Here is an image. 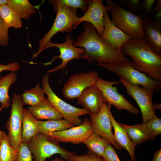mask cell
<instances>
[{"mask_svg": "<svg viewBox=\"0 0 161 161\" xmlns=\"http://www.w3.org/2000/svg\"><path fill=\"white\" fill-rule=\"evenodd\" d=\"M83 31L77 36L73 45L82 47L85 50L82 58L90 63L97 61L98 64L130 61L121 52L104 42L91 23L84 22Z\"/></svg>", "mask_w": 161, "mask_h": 161, "instance_id": "1", "label": "cell"}, {"mask_svg": "<svg viewBox=\"0 0 161 161\" xmlns=\"http://www.w3.org/2000/svg\"><path fill=\"white\" fill-rule=\"evenodd\" d=\"M121 51L131 58L132 66L137 70L161 81V56L155 52L146 38L131 39L123 44Z\"/></svg>", "mask_w": 161, "mask_h": 161, "instance_id": "2", "label": "cell"}, {"mask_svg": "<svg viewBox=\"0 0 161 161\" xmlns=\"http://www.w3.org/2000/svg\"><path fill=\"white\" fill-rule=\"evenodd\" d=\"M112 22L117 28L131 39L145 38L143 27V18L141 15L134 14L122 8L113 0H106Z\"/></svg>", "mask_w": 161, "mask_h": 161, "instance_id": "3", "label": "cell"}, {"mask_svg": "<svg viewBox=\"0 0 161 161\" xmlns=\"http://www.w3.org/2000/svg\"><path fill=\"white\" fill-rule=\"evenodd\" d=\"M130 61L107 64H98L97 66L103 67L115 74L130 84L135 86L141 85L143 87L158 92L161 88V82L151 79L144 74L136 69Z\"/></svg>", "mask_w": 161, "mask_h": 161, "instance_id": "4", "label": "cell"}, {"mask_svg": "<svg viewBox=\"0 0 161 161\" xmlns=\"http://www.w3.org/2000/svg\"><path fill=\"white\" fill-rule=\"evenodd\" d=\"M35 161H45L55 154H60L66 161L76 155L62 147L60 142L38 132L28 143Z\"/></svg>", "mask_w": 161, "mask_h": 161, "instance_id": "5", "label": "cell"}, {"mask_svg": "<svg viewBox=\"0 0 161 161\" xmlns=\"http://www.w3.org/2000/svg\"><path fill=\"white\" fill-rule=\"evenodd\" d=\"M56 13V17L52 26L40 40L38 51L33 55V59L44 50L46 44L51 41L52 38L58 32H71L79 17L77 16V9L66 6L59 7Z\"/></svg>", "mask_w": 161, "mask_h": 161, "instance_id": "6", "label": "cell"}, {"mask_svg": "<svg viewBox=\"0 0 161 161\" xmlns=\"http://www.w3.org/2000/svg\"><path fill=\"white\" fill-rule=\"evenodd\" d=\"M49 78L48 74L46 73L43 77L41 81L43 89L49 101L60 113L63 119L70 122L74 126L81 124L83 121L79 116L89 114L90 112L84 108H78L72 106L58 97L51 87Z\"/></svg>", "mask_w": 161, "mask_h": 161, "instance_id": "7", "label": "cell"}, {"mask_svg": "<svg viewBox=\"0 0 161 161\" xmlns=\"http://www.w3.org/2000/svg\"><path fill=\"white\" fill-rule=\"evenodd\" d=\"M119 84L117 81H107L98 77L95 84L101 92L107 104L114 106L119 112L124 109L134 114H138L139 110L118 92L116 86H114Z\"/></svg>", "mask_w": 161, "mask_h": 161, "instance_id": "8", "label": "cell"}, {"mask_svg": "<svg viewBox=\"0 0 161 161\" xmlns=\"http://www.w3.org/2000/svg\"><path fill=\"white\" fill-rule=\"evenodd\" d=\"M24 105L21 95L14 94L12 98L10 116L6 123V128L9 142L15 148H17L21 142L22 113Z\"/></svg>", "mask_w": 161, "mask_h": 161, "instance_id": "9", "label": "cell"}, {"mask_svg": "<svg viewBox=\"0 0 161 161\" xmlns=\"http://www.w3.org/2000/svg\"><path fill=\"white\" fill-rule=\"evenodd\" d=\"M119 81L126 88V93L137 103L141 112L143 123L156 116L153 105L154 91L132 85L121 78H120Z\"/></svg>", "mask_w": 161, "mask_h": 161, "instance_id": "10", "label": "cell"}, {"mask_svg": "<svg viewBox=\"0 0 161 161\" xmlns=\"http://www.w3.org/2000/svg\"><path fill=\"white\" fill-rule=\"evenodd\" d=\"M74 41L73 38L72 37L70 34H68L66 35L65 41L63 43H55L50 41L46 44L44 50L50 47H56L59 49L60 54L58 56H54L51 61L44 64L49 65L58 58H60L62 60V62L60 65L48 70L47 71L48 74L52 73L60 69L63 71L65 68L66 69L67 64L70 61L82 58V55L85 53V50L83 48L74 46Z\"/></svg>", "mask_w": 161, "mask_h": 161, "instance_id": "11", "label": "cell"}, {"mask_svg": "<svg viewBox=\"0 0 161 161\" xmlns=\"http://www.w3.org/2000/svg\"><path fill=\"white\" fill-rule=\"evenodd\" d=\"M98 77L95 70L70 76L62 89L63 96L71 100L76 99L86 89L95 84Z\"/></svg>", "mask_w": 161, "mask_h": 161, "instance_id": "12", "label": "cell"}, {"mask_svg": "<svg viewBox=\"0 0 161 161\" xmlns=\"http://www.w3.org/2000/svg\"><path fill=\"white\" fill-rule=\"evenodd\" d=\"M93 132L90 120L85 118L81 124L55 132L49 137L59 142L78 144L82 143Z\"/></svg>", "mask_w": 161, "mask_h": 161, "instance_id": "13", "label": "cell"}, {"mask_svg": "<svg viewBox=\"0 0 161 161\" xmlns=\"http://www.w3.org/2000/svg\"><path fill=\"white\" fill-rule=\"evenodd\" d=\"M89 114L93 132L108 140L117 150L121 151V148L114 139L112 126L108 114L106 102L98 114H95L90 112Z\"/></svg>", "mask_w": 161, "mask_h": 161, "instance_id": "14", "label": "cell"}, {"mask_svg": "<svg viewBox=\"0 0 161 161\" xmlns=\"http://www.w3.org/2000/svg\"><path fill=\"white\" fill-rule=\"evenodd\" d=\"M103 2V0H92L87 12L79 17L78 22L73 27V30L82 22H88L94 27L101 37L104 29V15L109 10L108 6H104Z\"/></svg>", "mask_w": 161, "mask_h": 161, "instance_id": "15", "label": "cell"}, {"mask_svg": "<svg viewBox=\"0 0 161 161\" xmlns=\"http://www.w3.org/2000/svg\"><path fill=\"white\" fill-rule=\"evenodd\" d=\"M76 99L77 103L93 114H97L106 102L101 92L94 84L86 89Z\"/></svg>", "mask_w": 161, "mask_h": 161, "instance_id": "16", "label": "cell"}, {"mask_svg": "<svg viewBox=\"0 0 161 161\" xmlns=\"http://www.w3.org/2000/svg\"><path fill=\"white\" fill-rule=\"evenodd\" d=\"M104 27L101 37V39L106 43L119 51H121L123 44L131 39L130 36L125 34L114 26L107 12L105 13L104 15Z\"/></svg>", "mask_w": 161, "mask_h": 161, "instance_id": "17", "label": "cell"}, {"mask_svg": "<svg viewBox=\"0 0 161 161\" xmlns=\"http://www.w3.org/2000/svg\"><path fill=\"white\" fill-rule=\"evenodd\" d=\"M107 104L108 114L114 130V141L121 148L125 149L128 152L131 161H135V150L136 145L131 140L120 123H117L113 117L110 110L111 106Z\"/></svg>", "mask_w": 161, "mask_h": 161, "instance_id": "18", "label": "cell"}, {"mask_svg": "<svg viewBox=\"0 0 161 161\" xmlns=\"http://www.w3.org/2000/svg\"><path fill=\"white\" fill-rule=\"evenodd\" d=\"M145 37L151 45L155 52L161 56V29L160 22L151 20L149 18L143 19Z\"/></svg>", "mask_w": 161, "mask_h": 161, "instance_id": "19", "label": "cell"}, {"mask_svg": "<svg viewBox=\"0 0 161 161\" xmlns=\"http://www.w3.org/2000/svg\"><path fill=\"white\" fill-rule=\"evenodd\" d=\"M28 109L37 120H60L63 117L58 110L50 103L47 98L34 106Z\"/></svg>", "mask_w": 161, "mask_h": 161, "instance_id": "20", "label": "cell"}, {"mask_svg": "<svg viewBox=\"0 0 161 161\" xmlns=\"http://www.w3.org/2000/svg\"><path fill=\"white\" fill-rule=\"evenodd\" d=\"M38 122L28 109L23 108L21 142L28 144L39 132Z\"/></svg>", "mask_w": 161, "mask_h": 161, "instance_id": "21", "label": "cell"}, {"mask_svg": "<svg viewBox=\"0 0 161 161\" xmlns=\"http://www.w3.org/2000/svg\"><path fill=\"white\" fill-rule=\"evenodd\" d=\"M38 123L39 132L49 137L55 132L64 130L74 126L64 119L45 121L38 120Z\"/></svg>", "mask_w": 161, "mask_h": 161, "instance_id": "22", "label": "cell"}, {"mask_svg": "<svg viewBox=\"0 0 161 161\" xmlns=\"http://www.w3.org/2000/svg\"><path fill=\"white\" fill-rule=\"evenodd\" d=\"M120 123L125 129L131 140L136 145L147 140H152L144 123L132 126Z\"/></svg>", "mask_w": 161, "mask_h": 161, "instance_id": "23", "label": "cell"}, {"mask_svg": "<svg viewBox=\"0 0 161 161\" xmlns=\"http://www.w3.org/2000/svg\"><path fill=\"white\" fill-rule=\"evenodd\" d=\"M17 75L15 72L0 78V103L3 109H6L10 106V98L8 91L10 86L16 81Z\"/></svg>", "mask_w": 161, "mask_h": 161, "instance_id": "24", "label": "cell"}, {"mask_svg": "<svg viewBox=\"0 0 161 161\" xmlns=\"http://www.w3.org/2000/svg\"><path fill=\"white\" fill-rule=\"evenodd\" d=\"M7 4L21 18L28 19L36 12L35 7L28 0H9Z\"/></svg>", "mask_w": 161, "mask_h": 161, "instance_id": "25", "label": "cell"}, {"mask_svg": "<svg viewBox=\"0 0 161 161\" xmlns=\"http://www.w3.org/2000/svg\"><path fill=\"white\" fill-rule=\"evenodd\" d=\"M82 143L86 146L89 151L102 157L106 146L111 144L108 140L94 132Z\"/></svg>", "mask_w": 161, "mask_h": 161, "instance_id": "26", "label": "cell"}, {"mask_svg": "<svg viewBox=\"0 0 161 161\" xmlns=\"http://www.w3.org/2000/svg\"><path fill=\"white\" fill-rule=\"evenodd\" d=\"M45 94L43 88L38 83L35 87L26 90L21 96L24 105L34 106L46 99Z\"/></svg>", "mask_w": 161, "mask_h": 161, "instance_id": "27", "label": "cell"}, {"mask_svg": "<svg viewBox=\"0 0 161 161\" xmlns=\"http://www.w3.org/2000/svg\"><path fill=\"white\" fill-rule=\"evenodd\" d=\"M0 16L9 28L17 29L21 28L23 26L21 18L8 4L0 6Z\"/></svg>", "mask_w": 161, "mask_h": 161, "instance_id": "28", "label": "cell"}, {"mask_svg": "<svg viewBox=\"0 0 161 161\" xmlns=\"http://www.w3.org/2000/svg\"><path fill=\"white\" fill-rule=\"evenodd\" d=\"M92 1L91 0H48V2L52 6L55 12L59 7L66 6L76 9L79 8L84 13L87 11Z\"/></svg>", "mask_w": 161, "mask_h": 161, "instance_id": "29", "label": "cell"}, {"mask_svg": "<svg viewBox=\"0 0 161 161\" xmlns=\"http://www.w3.org/2000/svg\"><path fill=\"white\" fill-rule=\"evenodd\" d=\"M18 154L17 148L10 145L7 135L0 142V161H16Z\"/></svg>", "mask_w": 161, "mask_h": 161, "instance_id": "30", "label": "cell"}, {"mask_svg": "<svg viewBox=\"0 0 161 161\" xmlns=\"http://www.w3.org/2000/svg\"><path fill=\"white\" fill-rule=\"evenodd\" d=\"M144 123L152 140L161 133V119L154 117Z\"/></svg>", "mask_w": 161, "mask_h": 161, "instance_id": "31", "label": "cell"}, {"mask_svg": "<svg viewBox=\"0 0 161 161\" xmlns=\"http://www.w3.org/2000/svg\"><path fill=\"white\" fill-rule=\"evenodd\" d=\"M17 148L18 154L16 161H33V156L27 143L21 142Z\"/></svg>", "mask_w": 161, "mask_h": 161, "instance_id": "32", "label": "cell"}, {"mask_svg": "<svg viewBox=\"0 0 161 161\" xmlns=\"http://www.w3.org/2000/svg\"><path fill=\"white\" fill-rule=\"evenodd\" d=\"M69 161H105L102 157L90 151L80 155H76L71 157Z\"/></svg>", "mask_w": 161, "mask_h": 161, "instance_id": "33", "label": "cell"}, {"mask_svg": "<svg viewBox=\"0 0 161 161\" xmlns=\"http://www.w3.org/2000/svg\"><path fill=\"white\" fill-rule=\"evenodd\" d=\"M118 3L127 8L129 11L133 13L138 12L140 10L141 1L139 0H119Z\"/></svg>", "mask_w": 161, "mask_h": 161, "instance_id": "34", "label": "cell"}, {"mask_svg": "<svg viewBox=\"0 0 161 161\" xmlns=\"http://www.w3.org/2000/svg\"><path fill=\"white\" fill-rule=\"evenodd\" d=\"M9 27L0 16V46H7L9 42Z\"/></svg>", "mask_w": 161, "mask_h": 161, "instance_id": "35", "label": "cell"}, {"mask_svg": "<svg viewBox=\"0 0 161 161\" xmlns=\"http://www.w3.org/2000/svg\"><path fill=\"white\" fill-rule=\"evenodd\" d=\"M102 157L105 161H121L111 144L108 145L106 147Z\"/></svg>", "mask_w": 161, "mask_h": 161, "instance_id": "36", "label": "cell"}, {"mask_svg": "<svg viewBox=\"0 0 161 161\" xmlns=\"http://www.w3.org/2000/svg\"><path fill=\"white\" fill-rule=\"evenodd\" d=\"M155 0H144L141 1L140 10L146 15H148L151 14L152 7L154 4Z\"/></svg>", "mask_w": 161, "mask_h": 161, "instance_id": "37", "label": "cell"}, {"mask_svg": "<svg viewBox=\"0 0 161 161\" xmlns=\"http://www.w3.org/2000/svg\"><path fill=\"white\" fill-rule=\"evenodd\" d=\"M20 68V64L17 62L10 63L7 65L0 64V73L4 70H9L12 72H15L18 70Z\"/></svg>", "mask_w": 161, "mask_h": 161, "instance_id": "38", "label": "cell"}, {"mask_svg": "<svg viewBox=\"0 0 161 161\" xmlns=\"http://www.w3.org/2000/svg\"><path fill=\"white\" fill-rule=\"evenodd\" d=\"M151 161H161V148L155 152L154 157Z\"/></svg>", "mask_w": 161, "mask_h": 161, "instance_id": "39", "label": "cell"}, {"mask_svg": "<svg viewBox=\"0 0 161 161\" xmlns=\"http://www.w3.org/2000/svg\"><path fill=\"white\" fill-rule=\"evenodd\" d=\"M161 11V0H158V1L152 10L153 13H157Z\"/></svg>", "mask_w": 161, "mask_h": 161, "instance_id": "40", "label": "cell"}, {"mask_svg": "<svg viewBox=\"0 0 161 161\" xmlns=\"http://www.w3.org/2000/svg\"><path fill=\"white\" fill-rule=\"evenodd\" d=\"M161 18V11L157 13L154 17L153 20L154 21L160 22Z\"/></svg>", "mask_w": 161, "mask_h": 161, "instance_id": "41", "label": "cell"}, {"mask_svg": "<svg viewBox=\"0 0 161 161\" xmlns=\"http://www.w3.org/2000/svg\"><path fill=\"white\" fill-rule=\"evenodd\" d=\"M153 107L154 110H155L157 109H161V104H157L155 103H153Z\"/></svg>", "mask_w": 161, "mask_h": 161, "instance_id": "42", "label": "cell"}, {"mask_svg": "<svg viewBox=\"0 0 161 161\" xmlns=\"http://www.w3.org/2000/svg\"><path fill=\"white\" fill-rule=\"evenodd\" d=\"M6 133L0 130V142L1 141L7 136Z\"/></svg>", "mask_w": 161, "mask_h": 161, "instance_id": "43", "label": "cell"}, {"mask_svg": "<svg viewBox=\"0 0 161 161\" xmlns=\"http://www.w3.org/2000/svg\"><path fill=\"white\" fill-rule=\"evenodd\" d=\"M9 0H0V6L7 4L8 3Z\"/></svg>", "mask_w": 161, "mask_h": 161, "instance_id": "44", "label": "cell"}, {"mask_svg": "<svg viewBox=\"0 0 161 161\" xmlns=\"http://www.w3.org/2000/svg\"><path fill=\"white\" fill-rule=\"evenodd\" d=\"M51 161H64L63 160L61 159H60L56 157L55 159H53Z\"/></svg>", "mask_w": 161, "mask_h": 161, "instance_id": "45", "label": "cell"}, {"mask_svg": "<svg viewBox=\"0 0 161 161\" xmlns=\"http://www.w3.org/2000/svg\"><path fill=\"white\" fill-rule=\"evenodd\" d=\"M3 109V108L1 106L0 107V112Z\"/></svg>", "mask_w": 161, "mask_h": 161, "instance_id": "46", "label": "cell"}]
</instances>
